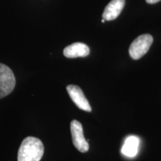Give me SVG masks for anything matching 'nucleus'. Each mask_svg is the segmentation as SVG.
I'll return each mask as SVG.
<instances>
[{"label":"nucleus","mask_w":161,"mask_h":161,"mask_svg":"<svg viewBox=\"0 0 161 161\" xmlns=\"http://www.w3.org/2000/svg\"><path fill=\"white\" fill-rule=\"evenodd\" d=\"M16 79L14 72L8 66L0 63V98L12 92L15 87Z\"/></svg>","instance_id":"3"},{"label":"nucleus","mask_w":161,"mask_h":161,"mask_svg":"<svg viewBox=\"0 0 161 161\" xmlns=\"http://www.w3.org/2000/svg\"><path fill=\"white\" fill-rule=\"evenodd\" d=\"M44 153L41 140L33 136H28L22 142L18 151L17 161H40Z\"/></svg>","instance_id":"1"},{"label":"nucleus","mask_w":161,"mask_h":161,"mask_svg":"<svg viewBox=\"0 0 161 161\" xmlns=\"http://www.w3.org/2000/svg\"><path fill=\"white\" fill-rule=\"evenodd\" d=\"M104 22H105V19H102V23H104Z\"/></svg>","instance_id":"10"},{"label":"nucleus","mask_w":161,"mask_h":161,"mask_svg":"<svg viewBox=\"0 0 161 161\" xmlns=\"http://www.w3.org/2000/svg\"><path fill=\"white\" fill-rule=\"evenodd\" d=\"M153 43V37L151 35L146 34L136 37L129 48L130 56L134 60H138L146 55L149 50Z\"/></svg>","instance_id":"2"},{"label":"nucleus","mask_w":161,"mask_h":161,"mask_svg":"<svg viewBox=\"0 0 161 161\" xmlns=\"http://www.w3.org/2000/svg\"><path fill=\"white\" fill-rule=\"evenodd\" d=\"M89 54L90 48L83 43H72L64 49V55L68 58L86 57Z\"/></svg>","instance_id":"6"},{"label":"nucleus","mask_w":161,"mask_h":161,"mask_svg":"<svg viewBox=\"0 0 161 161\" xmlns=\"http://www.w3.org/2000/svg\"><path fill=\"white\" fill-rule=\"evenodd\" d=\"M125 3V0H112L104 8L103 14H102L103 19H105V21L116 19L123 9Z\"/></svg>","instance_id":"7"},{"label":"nucleus","mask_w":161,"mask_h":161,"mask_svg":"<svg viewBox=\"0 0 161 161\" xmlns=\"http://www.w3.org/2000/svg\"><path fill=\"white\" fill-rule=\"evenodd\" d=\"M140 139L136 136H130L126 138L122 146V152L125 156L128 158H134L138 153Z\"/></svg>","instance_id":"8"},{"label":"nucleus","mask_w":161,"mask_h":161,"mask_svg":"<svg viewBox=\"0 0 161 161\" xmlns=\"http://www.w3.org/2000/svg\"><path fill=\"white\" fill-rule=\"evenodd\" d=\"M66 90L72 100V102L76 104V106L80 110H85L86 112H91V106L84 96L83 91L77 85L70 84L66 86Z\"/></svg>","instance_id":"5"},{"label":"nucleus","mask_w":161,"mask_h":161,"mask_svg":"<svg viewBox=\"0 0 161 161\" xmlns=\"http://www.w3.org/2000/svg\"><path fill=\"white\" fill-rule=\"evenodd\" d=\"M70 129L73 145L79 152L85 153L89 150V144L84 136L83 127L77 120H72L70 124Z\"/></svg>","instance_id":"4"},{"label":"nucleus","mask_w":161,"mask_h":161,"mask_svg":"<svg viewBox=\"0 0 161 161\" xmlns=\"http://www.w3.org/2000/svg\"><path fill=\"white\" fill-rule=\"evenodd\" d=\"M160 1V0H146V3L148 4H155Z\"/></svg>","instance_id":"9"}]
</instances>
